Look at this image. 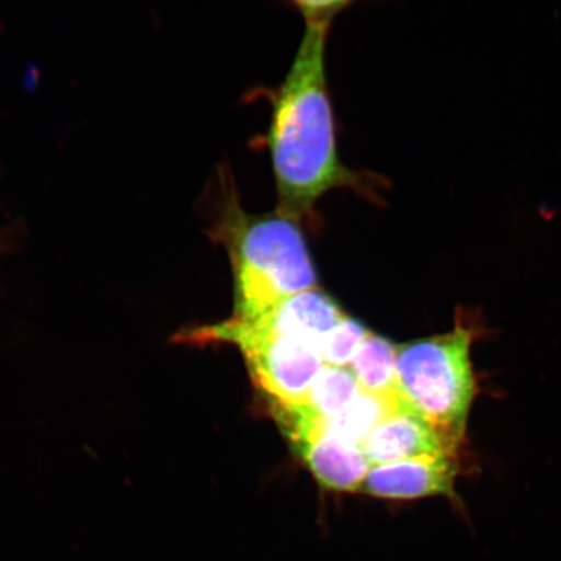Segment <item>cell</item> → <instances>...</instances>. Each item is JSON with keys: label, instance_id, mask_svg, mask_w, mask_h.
<instances>
[{"label": "cell", "instance_id": "9c48e42d", "mask_svg": "<svg viewBox=\"0 0 561 561\" xmlns=\"http://www.w3.org/2000/svg\"><path fill=\"white\" fill-rule=\"evenodd\" d=\"M407 403L401 392L362 391L339 416L327 421L328 431L343 440L362 447L371 432Z\"/></svg>", "mask_w": 561, "mask_h": 561}, {"label": "cell", "instance_id": "7a4b0ae2", "mask_svg": "<svg viewBox=\"0 0 561 561\" xmlns=\"http://www.w3.org/2000/svg\"><path fill=\"white\" fill-rule=\"evenodd\" d=\"M215 238L226 244L236 276L238 319H252L299 293L318 276L301 224L289 215H249L226 193Z\"/></svg>", "mask_w": 561, "mask_h": 561}, {"label": "cell", "instance_id": "8992f818", "mask_svg": "<svg viewBox=\"0 0 561 561\" xmlns=\"http://www.w3.org/2000/svg\"><path fill=\"white\" fill-rule=\"evenodd\" d=\"M458 455L420 456L390 465L371 467L359 490L385 500L411 501L445 495L455 497Z\"/></svg>", "mask_w": 561, "mask_h": 561}, {"label": "cell", "instance_id": "5b68a950", "mask_svg": "<svg viewBox=\"0 0 561 561\" xmlns=\"http://www.w3.org/2000/svg\"><path fill=\"white\" fill-rule=\"evenodd\" d=\"M345 318L335 301L318 289L297 294L252 319H233L221 327L230 332L293 336L314 346Z\"/></svg>", "mask_w": 561, "mask_h": 561}, {"label": "cell", "instance_id": "8fae6325", "mask_svg": "<svg viewBox=\"0 0 561 561\" xmlns=\"http://www.w3.org/2000/svg\"><path fill=\"white\" fill-rule=\"evenodd\" d=\"M359 392V383L351 369L324 367L299 405L329 421L339 416Z\"/></svg>", "mask_w": 561, "mask_h": 561}, {"label": "cell", "instance_id": "7c38bea8", "mask_svg": "<svg viewBox=\"0 0 561 561\" xmlns=\"http://www.w3.org/2000/svg\"><path fill=\"white\" fill-rule=\"evenodd\" d=\"M369 332L359 322L347 316L319 342L318 350L327 367L346 368L353 363L357 351Z\"/></svg>", "mask_w": 561, "mask_h": 561}, {"label": "cell", "instance_id": "3957f363", "mask_svg": "<svg viewBox=\"0 0 561 561\" xmlns=\"http://www.w3.org/2000/svg\"><path fill=\"white\" fill-rule=\"evenodd\" d=\"M476 329L455 322L453 331L398 347V389L446 445L459 453L477 394L471 362Z\"/></svg>", "mask_w": 561, "mask_h": 561}, {"label": "cell", "instance_id": "52a82bcc", "mask_svg": "<svg viewBox=\"0 0 561 561\" xmlns=\"http://www.w3.org/2000/svg\"><path fill=\"white\" fill-rule=\"evenodd\" d=\"M290 440L316 479L329 489L357 491L370 471L362 447L335 437L327 424L301 432Z\"/></svg>", "mask_w": 561, "mask_h": 561}, {"label": "cell", "instance_id": "6da1fadb", "mask_svg": "<svg viewBox=\"0 0 561 561\" xmlns=\"http://www.w3.org/2000/svg\"><path fill=\"white\" fill-rule=\"evenodd\" d=\"M306 30L280 87L272 94L268 147L278 207L300 224L319 221L316 205L335 188L370 195L363 174L342 163L329 96V30L350 2H297Z\"/></svg>", "mask_w": 561, "mask_h": 561}, {"label": "cell", "instance_id": "ba28073f", "mask_svg": "<svg viewBox=\"0 0 561 561\" xmlns=\"http://www.w3.org/2000/svg\"><path fill=\"white\" fill-rule=\"evenodd\" d=\"M370 467L426 455H458L409 404L385 420L362 444Z\"/></svg>", "mask_w": 561, "mask_h": 561}, {"label": "cell", "instance_id": "30bf717a", "mask_svg": "<svg viewBox=\"0 0 561 561\" xmlns=\"http://www.w3.org/2000/svg\"><path fill=\"white\" fill-rule=\"evenodd\" d=\"M398 347L380 335L369 333L355 356L353 371L362 391L398 392Z\"/></svg>", "mask_w": 561, "mask_h": 561}, {"label": "cell", "instance_id": "277c9868", "mask_svg": "<svg viewBox=\"0 0 561 561\" xmlns=\"http://www.w3.org/2000/svg\"><path fill=\"white\" fill-rule=\"evenodd\" d=\"M205 340L233 342L248 359L252 376L273 403L299 405L325 363L313 343L293 336H263L227 331L221 325L199 333Z\"/></svg>", "mask_w": 561, "mask_h": 561}]
</instances>
